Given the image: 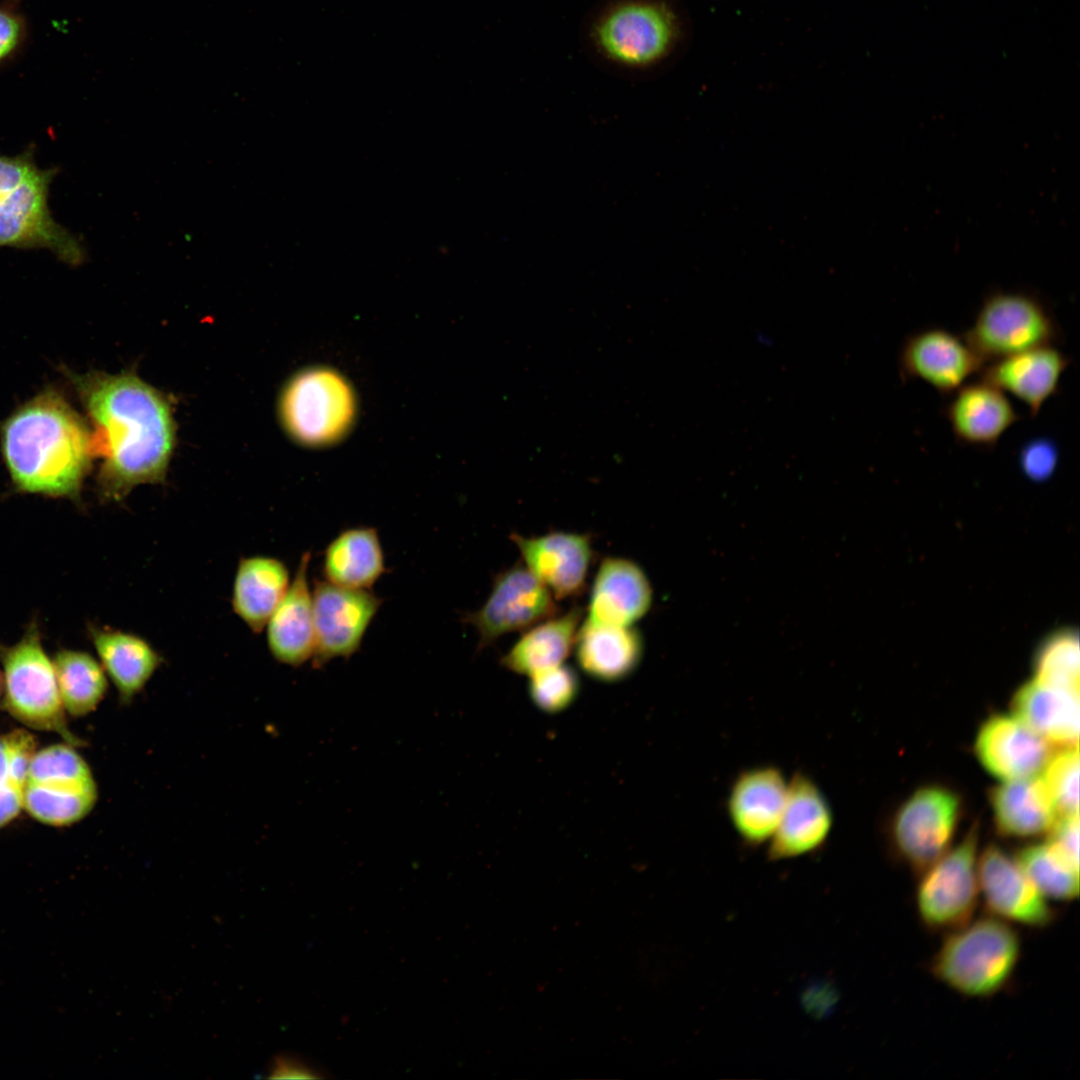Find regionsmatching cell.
Wrapping results in <instances>:
<instances>
[{
    "instance_id": "obj_16",
    "label": "cell",
    "mask_w": 1080,
    "mask_h": 1080,
    "mask_svg": "<svg viewBox=\"0 0 1080 1080\" xmlns=\"http://www.w3.org/2000/svg\"><path fill=\"white\" fill-rule=\"evenodd\" d=\"M788 778L773 764L739 771L730 782L725 800L728 821L745 847L768 844L782 815Z\"/></svg>"
},
{
    "instance_id": "obj_41",
    "label": "cell",
    "mask_w": 1080,
    "mask_h": 1080,
    "mask_svg": "<svg viewBox=\"0 0 1080 1080\" xmlns=\"http://www.w3.org/2000/svg\"><path fill=\"white\" fill-rule=\"evenodd\" d=\"M3 693H4L3 677H2V673L0 672V705H3Z\"/></svg>"
},
{
    "instance_id": "obj_18",
    "label": "cell",
    "mask_w": 1080,
    "mask_h": 1080,
    "mask_svg": "<svg viewBox=\"0 0 1080 1080\" xmlns=\"http://www.w3.org/2000/svg\"><path fill=\"white\" fill-rule=\"evenodd\" d=\"M975 752L988 772L1005 781L1037 775L1053 754L1049 741L1005 714L992 715L982 724Z\"/></svg>"
},
{
    "instance_id": "obj_3",
    "label": "cell",
    "mask_w": 1080,
    "mask_h": 1080,
    "mask_svg": "<svg viewBox=\"0 0 1080 1080\" xmlns=\"http://www.w3.org/2000/svg\"><path fill=\"white\" fill-rule=\"evenodd\" d=\"M54 169H42L33 152L0 154V248H43L70 265L86 258L81 241L57 223L48 196Z\"/></svg>"
},
{
    "instance_id": "obj_20",
    "label": "cell",
    "mask_w": 1080,
    "mask_h": 1080,
    "mask_svg": "<svg viewBox=\"0 0 1080 1080\" xmlns=\"http://www.w3.org/2000/svg\"><path fill=\"white\" fill-rule=\"evenodd\" d=\"M1071 358L1056 346H1044L986 363L978 376L1017 398L1036 417L1059 392Z\"/></svg>"
},
{
    "instance_id": "obj_24",
    "label": "cell",
    "mask_w": 1080,
    "mask_h": 1080,
    "mask_svg": "<svg viewBox=\"0 0 1080 1080\" xmlns=\"http://www.w3.org/2000/svg\"><path fill=\"white\" fill-rule=\"evenodd\" d=\"M90 635L121 704L129 705L163 663L161 654L143 637L110 627H91Z\"/></svg>"
},
{
    "instance_id": "obj_27",
    "label": "cell",
    "mask_w": 1080,
    "mask_h": 1080,
    "mask_svg": "<svg viewBox=\"0 0 1080 1080\" xmlns=\"http://www.w3.org/2000/svg\"><path fill=\"white\" fill-rule=\"evenodd\" d=\"M990 802L1000 834L1038 836L1055 824L1058 814L1042 776L1008 780L991 789Z\"/></svg>"
},
{
    "instance_id": "obj_23",
    "label": "cell",
    "mask_w": 1080,
    "mask_h": 1080,
    "mask_svg": "<svg viewBox=\"0 0 1080 1080\" xmlns=\"http://www.w3.org/2000/svg\"><path fill=\"white\" fill-rule=\"evenodd\" d=\"M652 602V589L633 562L605 559L598 570L585 623L594 626H630Z\"/></svg>"
},
{
    "instance_id": "obj_35",
    "label": "cell",
    "mask_w": 1080,
    "mask_h": 1080,
    "mask_svg": "<svg viewBox=\"0 0 1080 1080\" xmlns=\"http://www.w3.org/2000/svg\"><path fill=\"white\" fill-rule=\"evenodd\" d=\"M1043 770L1042 778L1058 817L1079 814L1078 745L1065 746L1053 753Z\"/></svg>"
},
{
    "instance_id": "obj_17",
    "label": "cell",
    "mask_w": 1080,
    "mask_h": 1080,
    "mask_svg": "<svg viewBox=\"0 0 1080 1080\" xmlns=\"http://www.w3.org/2000/svg\"><path fill=\"white\" fill-rule=\"evenodd\" d=\"M833 826V809L822 788L808 773L796 771L788 779L786 803L768 842V859L786 860L818 851Z\"/></svg>"
},
{
    "instance_id": "obj_26",
    "label": "cell",
    "mask_w": 1080,
    "mask_h": 1080,
    "mask_svg": "<svg viewBox=\"0 0 1080 1080\" xmlns=\"http://www.w3.org/2000/svg\"><path fill=\"white\" fill-rule=\"evenodd\" d=\"M290 574L279 559L267 555L242 557L234 574L233 613L254 633H260L290 585Z\"/></svg>"
},
{
    "instance_id": "obj_9",
    "label": "cell",
    "mask_w": 1080,
    "mask_h": 1080,
    "mask_svg": "<svg viewBox=\"0 0 1080 1080\" xmlns=\"http://www.w3.org/2000/svg\"><path fill=\"white\" fill-rule=\"evenodd\" d=\"M977 846L975 825L959 844L921 872L915 905L929 931L947 934L973 919L980 899Z\"/></svg>"
},
{
    "instance_id": "obj_31",
    "label": "cell",
    "mask_w": 1080,
    "mask_h": 1080,
    "mask_svg": "<svg viewBox=\"0 0 1080 1080\" xmlns=\"http://www.w3.org/2000/svg\"><path fill=\"white\" fill-rule=\"evenodd\" d=\"M52 661L66 713L83 717L94 712L108 691V677L99 660L84 651L65 649Z\"/></svg>"
},
{
    "instance_id": "obj_10",
    "label": "cell",
    "mask_w": 1080,
    "mask_h": 1080,
    "mask_svg": "<svg viewBox=\"0 0 1080 1080\" xmlns=\"http://www.w3.org/2000/svg\"><path fill=\"white\" fill-rule=\"evenodd\" d=\"M960 799L940 786L915 791L898 809L891 837L901 858L923 872L949 850L959 818Z\"/></svg>"
},
{
    "instance_id": "obj_25",
    "label": "cell",
    "mask_w": 1080,
    "mask_h": 1080,
    "mask_svg": "<svg viewBox=\"0 0 1080 1080\" xmlns=\"http://www.w3.org/2000/svg\"><path fill=\"white\" fill-rule=\"evenodd\" d=\"M1011 706L1015 717L1050 743L1078 745V690L1034 679L1016 691Z\"/></svg>"
},
{
    "instance_id": "obj_36",
    "label": "cell",
    "mask_w": 1080,
    "mask_h": 1080,
    "mask_svg": "<svg viewBox=\"0 0 1080 1080\" xmlns=\"http://www.w3.org/2000/svg\"><path fill=\"white\" fill-rule=\"evenodd\" d=\"M578 691L577 675L563 664L530 676L531 700L546 713L567 709L575 701Z\"/></svg>"
},
{
    "instance_id": "obj_32",
    "label": "cell",
    "mask_w": 1080,
    "mask_h": 1080,
    "mask_svg": "<svg viewBox=\"0 0 1080 1080\" xmlns=\"http://www.w3.org/2000/svg\"><path fill=\"white\" fill-rule=\"evenodd\" d=\"M36 750V738L28 730L0 735V829L24 810L26 778Z\"/></svg>"
},
{
    "instance_id": "obj_37",
    "label": "cell",
    "mask_w": 1080,
    "mask_h": 1080,
    "mask_svg": "<svg viewBox=\"0 0 1080 1080\" xmlns=\"http://www.w3.org/2000/svg\"><path fill=\"white\" fill-rule=\"evenodd\" d=\"M1059 447L1048 437H1038L1024 443L1018 454L1022 472L1031 480L1048 479L1059 461Z\"/></svg>"
},
{
    "instance_id": "obj_4",
    "label": "cell",
    "mask_w": 1080,
    "mask_h": 1080,
    "mask_svg": "<svg viewBox=\"0 0 1080 1080\" xmlns=\"http://www.w3.org/2000/svg\"><path fill=\"white\" fill-rule=\"evenodd\" d=\"M945 936L929 961L936 980L974 998L991 997L1007 986L1022 950L1013 924L988 914Z\"/></svg>"
},
{
    "instance_id": "obj_11",
    "label": "cell",
    "mask_w": 1080,
    "mask_h": 1080,
    "mask_svg": "<svg viewBox=\"0 0 1080 1080\" xmlns=\"http://www.w3.org/2000/svg\"><path fill=\"white\" fill-rule=\"evenodd\" d=\"M679 26L663 3L640 2L618 6L597 25L596 41L612 60L646 66L665 57L674 46Z\"/></svg>"
},
{
    "instance_id": "obj_8",
    "label": "cell",
    "mask_w": 1080,
    "mask_h": 1080,
    "mask_svg": "<svg viewBox=\"0 0 1080 1080\" xmlns=\"http://www.w3.org/2000/svg\"><path fill=\"white\" fill-rule=\"evenodd\" d=\"M98 787L92 770L75 746L66 742L36 750L25 784L24 810L38 822L63 827L94 809Z\"/></svg>"
},
{
    "instance_id": "obj_6",
    "label": "cell",
    "mask_w": 1080,
    "mask_h": 1080,
    "mask_svg": "<svg viewBox=\"0 0 1080 1080\" xmlns=\"http://www.w3.org/2000/svg\"><path fill=\"white\" fill-rule=\"evenodd\" d=\"M962 335L984 365L1063 341L1061 327L1048 304L1022 291L988 294L973 324Z\"/></svg>"
},
{
    "instance_id": "obj_14",
    "label": "cell",
    "mask_w": 1080,
    "mask_h": 1080,
    "mask_svg": "<svg viewBox=\"0 0 1080 1080\" xmlns=\"http://www.w3.org/2000/svg\"><path fill=\"white\" fill-rule=\"evenodd\" d=\"M977 869L980 897L989 915L1037 929L1054 922L1056 913L1048 899L1016 859L999 846L985 847L978 857Z\"/></svg>"
},
{
    "instance_id": "obj_30",
    "label": "cell",
    "mask_w": 1080,
    "mask_h": 1080,
    "mask_svg": "<svg viewBox=\"0 0 1080 1080\" xmlns=\"http://www.w3.org/2000/svg\"><path fill=\"white\" fill-rule=\"evenodd\" d=\"M581 614L579 608H574L535 626L502 658V664L529 677L562 665L575 645Z\"/></svg>"
},
{
    "instance_id": "obj_19",
    "label": "cell",
    "mask_w": 1080,
    "mask_h": 1080,
    "mask_svg": "<svg viewBox=\"0 0 1080 1080\" xmlns=\"http://www.w3.org/2000/svg\"><path fill=\"white\" fill-rule=\"evenodd\" d=\"M944 417L963 446L992 449L1020 419L1002 390L979 377L949 396Z\"/></svg>"
},
{
    "instance_id": "obj_29",
    "label": "cell",
    "mask_w": 1080,
    "mask_h": 1080,
    "mask_svg": "<svg viewBox=\"0 0 1080 1080\" xmlns=\"http://www.w3.org/2000/svg\"><path fill=\"white\" fill-rule=\"evenodd\" d=\"M326 581L347 588L368 589L385 571V560L377 531L371 527L350 528L327 546L322 565Z\"/></svg>"
},
{
    "instance_id": "obj_40",
    "label": "cell",
    "mask_w": 1080,
    "mask_h": 1080,
    "mask_svg": "<svg viewBox=\"0 0 1080 1080\" xmlns=\"http://www.w3.org/2000/svg\"><path fill=\"white\" fill-rule=\"evenodd\" d=\"M21 34L20 20L14 14L0 8V61L14 51Z\"/></svg>"
},
{
    "instance_id": "obj_34",
    "label": "cell",
    "mask_w": 1080,
    "mask_h": 1080,
    "mask_svg": "<svg viewBox=\"0 0 1080 1080\" xmlns=\"http://www.w3.org/2000/svg\"><path fill=\"white\" fill-rule=\"evenodd\" d=\"M1079 640L1072 632L1052 636L1035 659L1036 680L1079 691Z\"/></svg>"
},
{
    "instance_id": "obj_38",
    "label": "cell",
    "mask_w": 1080,
    "mask_h": 1080,
    "mask_svg": "<svg viewBox=\"0 0 1080 1080\" xmlns=\"http://www.w3.org/2000/svg\"><path fill=\"white\" fill-rule=\"evenodd\" d=\"M1048 833L1047 842L1079 868V814L1058 817Z\"/></svg>"
},
{
    "instance_id": "obj_2",
    "label": "cell",
    "mask_w": 1080,
    "mask_h": 1080,
    "mask_svg": "<svg viewBox=\"0 0 1080 1080\" xmlns=\"http://www.w3.org/2000/svg\"><path fill=\"white\" fill-rule=\"evenodd\" d=\"M91 433L55 392H45L12 414L2 450L16 486L50 496H75L88 472Z\"/></svg>"
},
{
    "instance_id": "obj_13",
    "label": "cell",
    "mask_w": 1080,
    "mask_h": 1080,
    "mask_svg": "<svg viewBox=\"0 0 1080 1080\" xmlns=\"http://www.w3.org/2000/svg\"><path fill=\"white\" fill-rule=\"evenodd\" d=\"M984 366L965 340L943 327H928L908 335L898 353L904 380H920L949 397Z\"/></svg>"
},
{
    "instance_id": "obj_28",
    "label": "cell",
    "mask_w": 1080,
    "mask_h": 1080,
    "mask_svg": "<svg viewBox=\"0 0 1080 1080\" xmlns=\"http://www.w3.org/2000/svg\"><path fill=\"white\" fill-rule=\"evenodd\" d=\"M575 644L582 670L605 682L627 677L642 655L640 636L630 626H594L584 622Z\"/></svg>"
},
{
    "instance_id": "obj_39",
    "label": "cell",
    "mask_w": 1080,
    "mask_h": 1080,
    "mask_svg": "<svg viewBox=\"0 0 1080 1080\" xmlns=\"http://www.w3.org/2000/svg\"><path fill=\"white\" fill-rule=\"evenodd\" d=\"M271 1078H319L322 1077L319 1070L303 1059L291 1055H280L273 1060L270 1067Z\"/></svg>"
},
{
    "instance_id": "obj_12",
    "label": "cell",
    "mask_w": 1080,
    "mask_h": 1080,
    "mask_svg": "<svg viewBox=\"0 0 1080 1080\" xmlns=\"http://www.w3.org/2000/svg\"><path fill=\"white\" fill-rule=\"evenodd\" d=\"M314 617L313 665L349 658L360 647L382 599L367 589L316 581L312 592Z\"/></svg>"
},
{
    "instance_id": "obj_21",
    "label": "cell",
    "mask_w": 1080,
    "mask_h": 1080,
    "mask_svg": "<svg viewBox=\"0 0 1080 1080\" xmlns=\"http://www.w3.org/2000/svg\"><path fill=\"white\" fill-rule=\"evenodd\" d=\"M310 552L301 555L290 585L266 623V641L272 657L297 667L314 652L313 597L308 581Z\"/></svg>"
},
{
    "instance_id": "obj_1",
    "label": "cell",
    "mask_w": 1080,
    "mask_h": 1080,
    "mask_svg": "<svg viewBox=\"0 0 1080 1080\" xmlns=\"http://www.w3.org/2000/svg\"><path fill=\"white\" fill-rule=\"evenodd\" d=\"M77 385L94 426L93 455L103 459L102 498L121 501L140 485L163 483L176 440L168 398L130 372L94 373Z\"/></svg>"
},
{
    "instance_id": "obj_15",
    "label": "cell",
    "mask_w": 1080,
    "mask_h": 1080,
    "mask_svg": "<svg viewBox=\"0 0 1080 1080\" xmlns=\"http://www.w3.org/2000/svg\"><path fill=\"white\" fill-rule=\"evenodd\" d=\"M557 613L549 589L528 569L514 567L498 575L484 605L465 617L479 635V647L508 632L526 629Z\"/></svg>"
},
{
    "instance_id": "obj_5",
    "label": "cell",
    "mask_w": 1080,
    "mask_h": 1080,
    "mask_svg": "<svg viewBox=\"0 0 1080 1080\" xmlns=\"http://www.w3.org/2000/svg\"><path fill=\"white\" fill-rule=\"evenodd\" d=\"M3 705L24 726L58 734L64 742L83 746L70 731L53 661L45 653L33 625L2 653Z\"/></svg>"
},
{
    "instance_id": "obj_33",
    "label": "cell",
    "mask_w": 1080,
    "mask_h": 1080,
    "mask_svg": "<svg viewBox=\"0 0 1080 1080\" xmlns=\"http://www.w3.org/2000/svg\"><path fill=\"white\" fill-rule=\"evenodd\" d=\"M1014 858L1048 900L1071 901L1078 896L1079 868L1047 841L1023 847Z\"/></svg>"
},
{
    "instance_id": "obj_22",
    "label": "cell",
    "mask_w": 1080,
    "mask_h": 1080,
    "mask_svg": "<svg viewBox=\"0 0 1080 1080\" xmlns=\"http://www.w3.org/2000/svg\"><path fill=\"white\" fill-rule=\"evenodd\" d=\"M511 538L527 569L557 598L581 591L592 554L587 536L557 532L529 539L512 534Z\"/></svg>"
},
{
    "instance_id": "obj_7",
    "label": "cell",
    "mask_w": 1080,
    "mask_h": 1080,
    "mask_svg": "<svg viewBox=\"0 0 1080 1080\" xmlns=\"http://www.w3.org/2000/svg\"><path fill=\"white\" fill-rule=\"evenodd\" d=\"M349 382L328 368H309L289 379L279 399L280 422L288 435L308 447L341 440L356 416Z\"/></svg>"
}]
</instances>
